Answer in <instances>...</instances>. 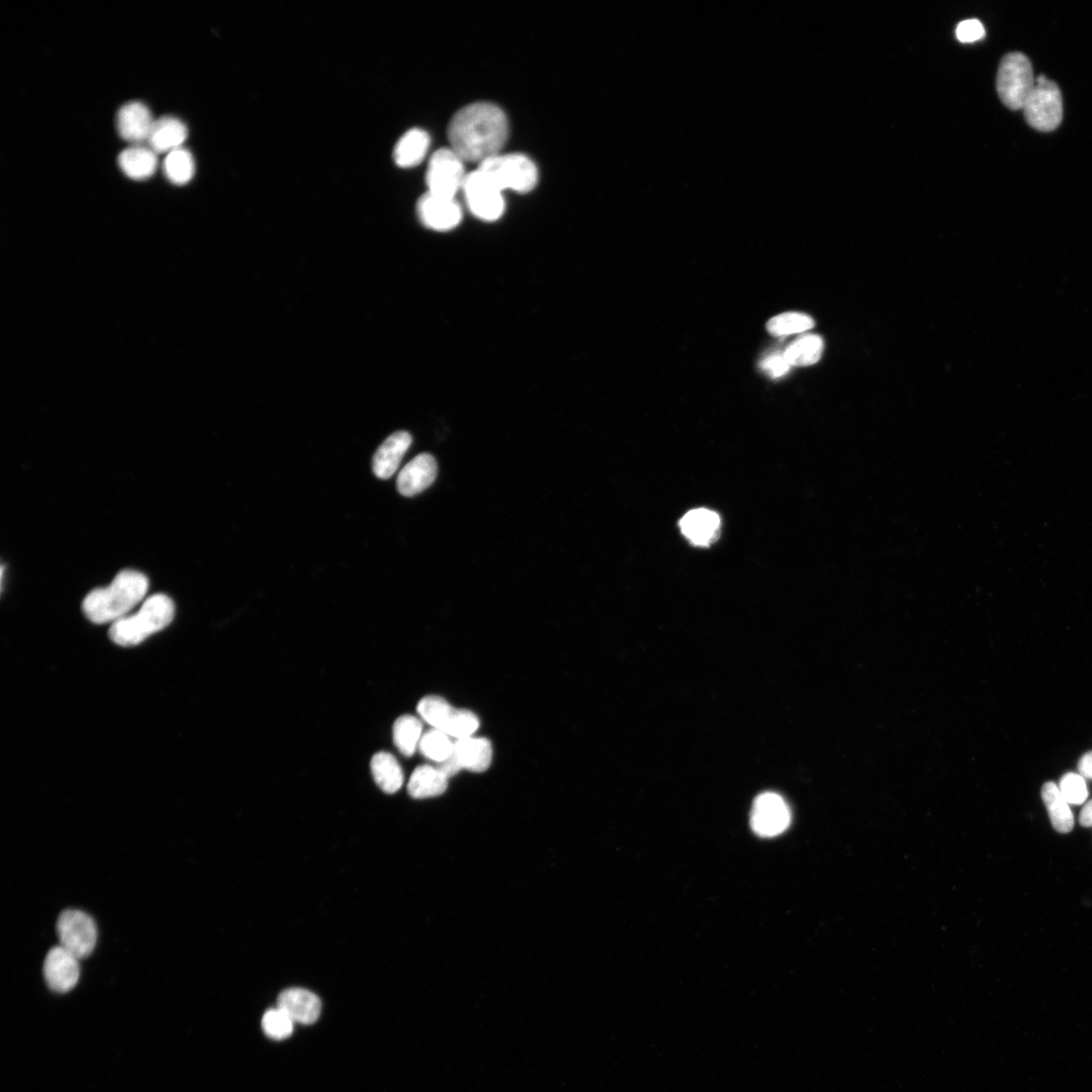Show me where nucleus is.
<instances>
[{"mask_svg":"<svg viewBox=\"0 0 1092 1092\" xmlns=\"http://www.w3.org/2000/svg\"><path fill=\"white\" fill-rule=\"evenodd\" d=\"M508 133L506 114L489 102L464 106L454 114L448 125L451 149L464 162L478 165L500 154Z\"/></svg>","mask_w":1092,"mask_h":1092,"instance_id":"f257e3e1","label":"nucleus"},{"mask_svg":"<svg viewBox=\"0 0 1092 1092\" xmlns=\"http://www.w3.org/2000/svg\"><path fill=\"white\" fill-rule=\"evenodd\" d=\"M149 588L147 576L133 569L119 571L112 581L84 598L82 610L93 623L104 624L126 616L145 598Z\"/></svg>","mask_w":1092,"mask_h":1092,"instance_id":"f03ea898","label":"nucleus"},{"mask_svg":"<svg viewBox=\"0 0 1092 1092\" xmlns=\"http://www.w3.org/2000/svg\"><path fill=\"white\" fill-rule=\"evenodd\" d=\"M175 606L171 598L156 594L144 601L138 612L115 621L109 628V638L120 646L140 644L154 633L166 628L173 620Z\"/></svg>","mask_w":1092,"mask_h":1092,"instance_id":"7ed1b4c3","label":"nucleus"},{"mask_svg":"<svg viewBox=\"0 0 1092 1092\" xmlns=\"http://www.w3.org/2000/svg\"><path fill=\"white\" fill-rule=\"evenodd\" d=\"M1035 85L1032 66L1022 53L1005 55L999 64L996 88L1000 100L1012 110L1022 109Z\"/></svg>","mask_w":1092,"mask_h":1092,"instance_id":"20e7f679","label":"nucleus"},{"mask_svg":"<svg viewBox=\"0 0 1092 1092\" xmlns=\"http://www.w3.org/2000/svg\"><path fill=\"white\" fill-rule=\"evenodd\" d=\"M503 190L529 192L537 183L538 171L531 159L522 154H498L478 165Z\"/></svg>","mask_w":1092,"mask_h":1092,"instance_id":"39448f33","label":"nucleus"},{"mask_svg":"<svg viewBox=\"0 0 1092 1092\" xmlns=\"http://www.w3.org/2000/svg\"><path fill=\"white\" fill-rule=\"evenodd\" d=\"M1022 110L1032 128L1039 131L1056 129L1063 117V100L1058 85L1052 80L1035 84Z\"/></svg>","mask_w":1092,"mask_h":1092,"instance_id":"423d86ee","label":"nucleus"},{"mask_svg":"<svg viewBox=\"0 0 1092 1092\" xmlns=\"http://www.w3.org/2000/svg\"><path fill=\"white\" fill-rule=\"evenodd\" d=\"M468 208L478 218L492 221L505 210L503 190L483 170L466 175L462 186Z\"/></svg>","mask_w":1092,"mask_h":1092,"instance_id":"0eeeda50","label":"nucleus"},{"mask_svg":"<svg viewBox=\"0 0 1092 1092\" xmlns=\"http://www.w3.org/2000/svg\"><path fill=\"white\" fill-rule=\"evenodd\" d=\"M464 161L450 148L435 152L429 162L426 183L429 193L455 198L465 181Z\"/></svg>","mask_w":1092,"mask_h":1092,"instance_id":"6e6552de","label":"nucleus"},{"mask_svg":"<svg viewBox=\"0 0 1092 1092\" xmlns=\"http://www.w3.org/2000/svg\"><path fill=\"white\" fill-rule=\"evenodd\" d=\"M57 933L60 945L79 960L93 951L97 940L94 920L87 913L76 909H67L60 914Z\"/></svg>","mask_w":1092,"mask_h":1092,"instance_id":"1a4fd4ad","label":"nucleus"},{"mask_svg":"<svg viewBox=\"0 0 1092 1092\" xmlns=\"http://www.w3.org/2000/svg\"><path fill=\"white\" fill-rule=\"evenodd\" d=\"M790 822V809L780 795L766 792L755 798L750 814V825L757 835L777 836L788 828Z\"/></svg>","mask_w":1092,"mask_h":1092,"instance_id":"9d476101","label":"nucleus"},{"mask_svg":"<svg viewBox=\"0 0 1092 1092\" xmlns=\"http://www.w3.org/2000/svg\"><path fill=\"white\" fill-rule=\"evenodd\" d=\"M417 213L425 226L437 232L452 230L458 225L462 217L461 207L455 198L429 192L419 199Z\"/></svg>","mask_w":1092,"mask_h":1092,"instance_id":"9b49d317","label":"nucleus"},{"mask_svg":"<svg viewBox=\"0 0 1092 1092\" xmlns=\"http://www.w3.org/2000/svg\"><path fill=\"white\" fill-rule=\"evenodd\" d=\"M80 976L79 959L61 945L52 947L43 962V977L55 992L66 993L77 984Z\"/></svg>","mask_w":1092,"mask_h":1092,"instance_id":"f8f14e48","label":"nucleus"},{"mask_svg":"<svg viewBox=\"0 0 1092 1092\" xmlns=\"http://www.w3.org/2000/svg\"><path fill=\"white\" fill-rule=\"evenodd\" d=\"M155 119L149 107L140 101H129L117 111L115 125L119 136L130 145L147 143Z\"/></svg>","mask_w":1092,"mask_h":1092,"instance_id":"ddd939ff","label":"nucleus"},{"mask_svg":"<svg viewBox=\"0 0 1092 1092\" xmlns=\"http://www.w3.org/2000/svg\"><path fill=\"white\" fill-rule=\"evenodd\" d=\"M437 475V463L433 455L422 453L411 460L399 472L396 485L404 496L416 495L428 488Z\"/></svg>","mask_w":1092,"mask_h":1092,"instance_id":"4468645a","label":"nucleus"},{"mask_svg":"<svg viewBox=\"0 0 1092 1092\" xmlns=\"http://www.w3.org/2000/svg\"><path fill=\"white\" fill-rule=\"evenodd\" d=\"M277 1007L294 1022L312 1024L320 1017L322 1003L314 993L306 989L289 988L279 994Z\"/></svg>","mask_w":1092,"mask_h":1092,"instance_id":"2eb2a0df","label":"nucleus"},{"mask_svg":"<svg viewBox=\"0 0 1092 1092\" xmlns=\"http://www.w3.org/2000/svg\"><path fill=\"white\" fill-rule=\"evenodd\" d=\"M679 527L691 543L697 546H708L719 533L720 517L708 509H695L680 519Z\"/></svg>","mask_w":1092,"mask_h":1092,"instance_id":"dca6fc26","label":"nucleus"},{"mask_svg":"<svg viewBox=\"0 0 1092 1092\" xmlns=\"http://www.w3.org/2000/svg\"><path fill=\"white\" fill-rule=\"evenodd\" d=\"M411 444L412 436L405 431H397L387 437L373 456L374 474L382 479L391 477Z\"/></svg>","mask_w":1092,"mask_h":1092,"instance_id":"f3484780","label":"nucleus"},{"mask_svg":"<svg viewBox=\"0 0 1092 1092\" xmlns=\"http://www.w3.org/2000/svg\"><path fill=\"white\" fill-rule=\"evenodd\" d=\"M187 139V127L180 119L165 115L155 119L147 146L156 154L170 153L182 148Z\"/></svg>","mask_w":1092,"mask_h":1092,"instance_id":"a211bd4d","label":"nucleus"},{"mask_svg":"<svg viewBox=\"0 0 1092 1092\" xmlns=\"http://www.w3.org/2000/svg\"><path fill=\"white\" fill-rule=\"evenodd\" d=\"M452 752L461 768L473 772L486 770L492 758L491 743L483 737L457 739Z\"/></svg>","mask_w":1092,"mask_h":1092,"instance_id":"6ab92c4d","label":"nucleus"},{"mask_svg":"<svg viewBox=\"0 0 1092 1092\" xmlns=\"http://www.w3.org/2000/svg\"><path fill=\"white\" fill-rule=\"evenodd\" d=\"M158 154L149 146L130 145L118 156L117 162L125 176L134 180L150 178L158 166Z\"/></svg>","mask_w":1092,"mask_h":1092,"instance_id":"aec40b11","label":"nucleus"},{"mask_svg":"<svg viewBox=\"0 0 1092 1092\" xmlns=\"http://www.w3.org/2000/svg\"><path fill=\"white\" fill-rule=\"evenodd\" d=\"M430 145L429 134L421 128L407 130L396 143L392 157L400 168H412L420 164L427 155Z\"/></svg>","mask_w":1092,"mask_h":1092,"instance_id":"412c9836","label":"nucleus"},{"mask_svg":"<svg viewBox=\"0 0 1092 1092\" xmlns=\"http://www.w3.org/2000/svg\"><path fill=\"white\" fill-rule=\"evenodd\" d=\"M448 778L438 766L424 764L418 766L407 783V792L415 799H426L443 794L448 785Z\"/></svg>","mask_w":1092,"mask_h":1092,"instance_id":"4be33fe9","label":"nucleus"},{"mask_svg":"<svg viewBox=\"0 0 1092 1092\" xmlns=\"http://www.w3.org/2000/svg\"><path fill=\"white\" fill-rule=\"evenodd\" d=\"M1040 796L1054 829L1060 833H1069L1074 827V816L1058 785L1054 782H1045L1041 787Z\"/></svg>","mask_w":1092,"mask_h":1092,"instance_id":"5701e85b","label":"nucleus"},{"mask_svg":"<svg viewBox=\"0 0 1092 1092\" xmlns=\"http://www.w3.org/2000/svg\"><path fill=\"white\" fill-rule=\"evenodd\" d=\"M372 777L376 785L385 793L397 792L403 783V774L398 761L389 752H376L370 762Z\"/></svg>","mask_w":1092,"mask_h":1092,"instance_id":"b1692460","label":"nucleus"},{"mask_svg":"<svg viewBox=\"0 0 1092 1092\" xmlns=\"http://www.w3.org/2000/svg\"><path fill=\"white\" fill-rule=\"evenodd\" d=\"M417 711L420 717L433 728L447 733L457 709L439 696H426L419 702Z\"/></svg>","mask_w":1092,"mask_h":1092,"instance_id":"393cba45","label":"nucleus"},{"mask_svg":"<svg viewBox=\"0 0 1092 1092\" xmlns=\"http://www.w3.org/2000/svg\"><path fill=\"white\" fill-rule=\"evenodd\" d=\"M423 725L419 718L413 715L398 717L392 727V738L395 747L405 756H412L419 747L423 736Z\"/></svg>","mask_w":1092,"mask_h":1092,"instance_id":"a878e982","label":"nucleus"},{"mask_svg":"<svg viewBox=\"0 0 1092 1092\" xmlns=\"http://www.w3.org/2000/svg\"><path fill=\"white\" fill-rule=\"evenodd\" d=\"M823 348V340L819 336L805 335L794 341L784 356L791 366H808L820 359Z\"/></svg>","mask_w":1092,"mask_h":1092,"instance_id":"bb28decb","label":"nucleus"},{"mask_svg":"<svg viewBox=\"0 0 1092 1092\" xmlns=\"http://www.w3.org/2000/svg\"><path fill=\"white\" fill-rule=\"evenodd\" d=\"M166 178L175 185L187 184L194 176L195 164L191 153L179 148L168 153L163 162Z\"/></svg>","mask_w":1092,"mask_h":1092,"instance_id":"cd10ccee","label":"nucleus"},{"mask_svg":"<svg viewBox=\"0 0 1092 1092\" xmlns=\"http://www.w3.org/2000/svg\"><path fill=\"white\" fill-rule=\"evenodd\" d=\"M814 327L811 316L801 312H784L771 317L767 324V331L774 336H788L802 333Z\"/></svg>","mask_w":1092,"mask_h":1092,"instance_id":"c85d7f7f","label":"nucleus"},{"mask_svg":"<svg viewBox=\"0 0 1092 1092\" xmlns=\"http://www.w3.org/2000/svg\"><path fill=\"white\" fill-rule=\"evenodd\" d=\"M453 746L454 742L450 740V736L435 728L423 734L419 744L422 754L438 763L452 753Z\"/></svg>","mask_w":1092,"mask_h":1092,"instance_id":"c756f323","label":"nucleus"},{"mask_svg":"<svg viewBox=\"0 0 1092 1092\" xmlns=\"http://www.w3.org/2000/svg\"><path fill=\"white\" fill-rule=\"evenodd\" d=\"M293 1024L294 1021L278 1007L267 1010L262 1017V1028L265 1034L276 1040L290 1036Z\"/></svg>","mask_w":1092,"mask_h":1092,"instance_id":"7c9ffc66","label":"nucleus"},{"mask_svg":"<svg viewBox=\"0 0 1092 1092\" xmlns=\"http://www.w3.org/2000/svg\"><path fill=\"white\" fill-rule=\"evenodd\" d=\"M1064 799L1073 805L1083 804L1088 796V790L1084 778L1080 774H1065L1058 786Z\"/></svg>","mask_w":1092,"mask_h":1092,"instance_id":"2f4dec72","label":"nucleus"},{"mask_svg":"<svg viewBox=\"0 0 1092 1092\" xmlns=\"http://www.w3.org/2000/svg\"><path fill=\"white\" fill-rule=\"evenodd\" d=\"M956 35L961 42H974L985 36V28L976 18L966 19L958 24Z\"/></svg>","mask_w":1092,"mask_h":1092,"instance_id":"473e14b6","label":"nucleus"},{"mask_svg":"<svg viewBox=\"0 0 1092 1092\" xmlns=\"http://www.w3.org/2000/svg\"><path fill=\"white\" fill-rule=\"evenodd\" d=\"M759 366L761 370L766 372L772 378H780L784 376L791 367L784 354H772L766 356L760 361Z\"/></svg>","mask_w":1092,"mask_h":1092,"instance_id":"72a5a7b5","label":"nucleus"},{"mask_svg":"<svg viewBox=\"0 0 1092 1092\" xmlns=\"http://www.w3.org/2000/svg\"><path fill=\"white\" fill-rule=\"evenodd\" d=\"M438 767L447 778L456 775L462 769L453 752L445 760L438 763Z\"/></svg>","mask_w":1092,"mask_h":1092,"instance_id":"f704fd0d","label":"nucleus"},{"mask_svg":"<svg viewBox=\"0 0 1092 1092\" xmlns=\"http://www.w3.org/2000/svg\"><path fill=\"white\" fill-rule=\"evenodd\" d=\"M1078 770L1083 778L1092 780V750L1084 753L1079 758Z\"/></svg>","mask_w":1092,"mask_h":1092,"instance_id":"c9c22d12","label":"nucleus"},{"mask_svg":"<svg viewBox=\"0 0 1092 1092\" xmlns=\"http://www.w3.org/2000/svg\"><path fill=\"white\" fill-rule=\"evenodd\" d=\"M1079 823L1083 827L1092 826V800L1088 801L1083 806L1079 814Z\"/></svg>","mask_w":1092,"mask_h":1092,"instance_id":"e433bc0d","label":"nucleus"}]
</instances>
